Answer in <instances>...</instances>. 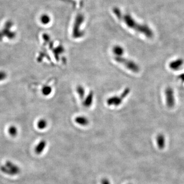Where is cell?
Here are the masks:
<instances>
[{
    "label": "cell",
    "mask_w": 184,
    "mask_h": 184,
    "mask_svg": "<svg viewBox=\"0 0 184 184\" xmlns=\"http://www.w3.org/2000/svg\"><path fill=\"white\" fill-rule=\"evenodd\" d=\"M113 11L114 14L117 16V17L119 18L120 20H123V22L126 24V25L131 28V29L134 30L140 34H143L147 37L151 38L153 37V31L147 26L143 25L140 24L138 23L137 22L131 17V16L129 14L122 15L121 12L118 8H114Z\"/></svg>",
    "instance_id": "1"
},
{
    "label": "cell",
    "mask_w": 184,
    "mask_h": 184,
    "mask_svg": "<svg viewBox=\"0 0 184 184\" xmlns=\"http://www.w3.org/2000/svg\"><path fill=\"white\" fill-rule=\"evenodd\" d=\"M84 16L81 14L77 16L75 19L72 31L73 37L75 39H79L84 35V32L81 29V26L84 22Z\"/></svg>",
    "instance_id": "2"
},
{
    "label": "cell",
    "mask_w": 184,
    "mask_h": 184,
    "mask_svg": "<svg viewBox=\"0 0 184 184\" xmlns=\"http://www.w3.org/2000/svg\"><path fill=\"white\" fill-rule=\"evenodd\" d=\"M114 59L116 62L123 65L127 69L133 72H138L140 70L138 65L131 59L126 58L123 56H115Z\"/></svg>",
    "instance_id": "3"
},
{
    "label": "cell",
    "mask_w": 184,
    "mask_h": 184,
    "mask_svg": "<svg viewBox=\"0 0 184 184\" xmlns=\"http://www.w3.org/2000/svg\"><path fill=\"white\" fill-rule=\"evenodd\" d=\"M130 89L126 88L122 93L120 96H114L108 98L107 100V104L110 106H119L122 103L124 99L127 97L130 93Z\"/></svg>",
    "instance_id": "4"
},
{
    "label": "cell",
    "mask_w": 184,
    "mask_h": 184,
    "mask_svg": "<svg viewBox=\"0 0 184 184\" xmlns=\"http://www.w3.org/2000/svg\"><path fill=\"white\" fill-rule=\"evenodd\" d=\"M12 26V23L11 21H8L6 23L5 27L0 31V39H2L4 36H7L9 39H14L16 36V34L14 32L11 31L10 28Z\"/></svg>",
    "instance_id": "5"
},
{
    "label": "cell",
    "mask_w": 184,
    "mask_h": 184,
    "mask_svg": "<svg viewBox=\"0 0 184 184\" xmlns=\"http://www.w3.org/2000/svg\"><path fill=\"white\" fill-rule=\"evenodd\" d=\"M165 95L167 105L169 108H173L175 104L174 93L173 89L170 88H167L165 92Z\"/></svg>",
    "instance_id": "6"
},
{
    "label": "cell",
    "mask_w": 184,
    "mask_h": 184,
    "mask_svg": "<svg viewBox=\"0 0 184 184\" xmlns=\"http://www.w3.org/2000/svg\"><path fill=\"white\" fill-rule=\"evenodd\" d=\"M94 100V93L91 91L88 93V95L84 98L83 101V105L86 108H90L92 106Z\"/></svg>",
    "instance_id": "7"
},
{
    "label": "cell",
    "mask_w": 184,
    "mask_h": 184,
    "mask_svg": "<svg viewBox=\"0 0 184 184\" xmlns=\"http://www.w3.org/2000/svg\"><path fill=\"white\" fill-rule=\"evenodd\" d=\"M183 63L184 62L182 59H178L171 62L169 64V67L173 70H178L182 66Z\"/></svg>",
    "instance_id": "8"
},
{
    "label": "cell",
    "mask_w": 184,
    "mask_h": 184,
    "mask_svg": "<svg viewBox=\"0 0 184 184\" xmlns=\"http://www.w3.org/2000/svg\"><path fill=\"white\" fill-rule=\"evenodd\" d=\"M75 121L76 122V123L82 126H88L89 123V120L88 119L83 116L76 117L75 118Z\"/></svg>",
    "instance_id": "9"
},
{
    "label": "cell",
    "mask_w": 184,
    "mask_h": 184,
    "mask_svg": "<svg viewBox=\"0 0 184 184\" xmlns=\"http://www.w3.org/2000/svg\"><path fill=\"white\" fill-rule=\"evenodd\" d=\"M46 145H47L46 141H45V140H41V141H40L39 143L35 147V153L37 155H39L41 153H43L44 150L45 148Z\"/></svg>",
    "instance_id": "10"
},
{
    "label": "cell",
    "mask_w": 184,
    "mask_h": 184,
    "mask_svg": "<svg viewBox=\"0 0 184 184\" xmlns=\"http://www.w3.org/2000/svg\"><path fill=\"white\" fill-rule=\"evenodd\" d=\"M5 166L8 167L10 170H11L16 175L19 174L20 173L21 170H20V168L17 165L14 164L10 161H7L5 163Z\"/></svg>",
    "instance_id": "11"
},
{
    "label": "cell",
    "mask_w": 184,
    "mask_h": 184,
    "mask_svg": "<svg viewBox=\"0 0 184 184\" xmlns=\"http://www.w3.org/2000/svg\"><path fill=\"white\" fill-rule=\"evenodd\" d=\"M113 52L115 55V56H122L124 53V49L121 46L116 45L113 47Z\"/></svg>",
    "instance_id": "12"
},
{
    "label": "cell",
    "mask_w": 184,
    "mask_h": 184,
    "mask_svg": "<svg viewBox=\"0 0 184 184\" xmlns=\"http://www.w3.org/2000/svg\"><path fill=\"white\" fill-rule=\"evenodd\" d=\"M157 144L160 149L164 148L165 146V139L162 134H159L157 137Z\"/></svg>",
    "instance_id": "13"
},
{
    "label": "cell",
    "mask_w": 184,
    "mask_h": 184,
    "mask_svg": "<svg viewBox=\"0 0 184 184\" xmlns=\"http://www.w3.org/2000/svg\"><path fill=\"white\" fill-rule=\"evenodd\" d=\"M76 92L81 101H83L85 96V89L82 86H78L76 88Z\"/></svg>",
    "instance_id": "14"
},
{
    "label": "cell",
    "mask_w": 184,
    "mask_h": 184,
    "mask_svg": "<svg viewBox=\"0 0 184 184\" xmlns=\"http://www.w3.org/2000/svg\"><path fill=\"white\" fill-rule=\"evenodd\" d=\"M40 21L44 25H48L51 22V18L47 14H44L40 17Z\"/></svg>",
    "instance_id": "15"
},
{
    "label": "cell",
    "mask_w": 184,
    "mask_h": 184,
    "mask_svg": "<svg viewBox=\"0 0 184 184\" xmlns=\"http://www.w3.org/2000/svg\"><path fill=\"white\" fill-rule=\"evenodd\" d=\"M64 51V49L62 46H58V47H56V48L54 49H53V53L55 56V57L56 59V60H58L59 59V54H61V53H63V52Z\"/></svg>",
    "instance_id": "16"
},
{
    "label": "cell",
    "mask_w": 184,
    "mask_h": 184,
    "mask_svg": "<svg viewBox=\"0 0 184 184\" xmlns=\"http://www.w3.org/2000/svg\"><path fill=\"white\" fill-rule=\"evenodd\" d=\"M0 169L4 173H6V174L10 175H16L15 173L11 170H10V169L9 168L7 167L6 166H4V165L1 166L0 167Z\"/></svg>",
    "instance_id": "17"
},
{
    "label": "cell",
    "mask_w": 184,
    "mask_h": 184,
    "mask_svg": "<svg viewBox=\"0 0 184 184\" xmlns=\"http://www.w3.org/2000/svg\"><path fill=\"white\" fill-rule=\"evenodd\" d=\"M47 125H48V123H47V121L44 119L39 120L37 122V127L40 129H45L47 127Z\"/></svg>",
    "instance_id": "18"
},
{
    "label": "cell",
    "mask_w": 184,
    "mask_h": 184,
    "mask_svg": "<svg viewBox=\"0 0 184 184\" xmlns=\"http://www.w3.org/2000/svg\"><path fill=\"white\" fill-rule=\"evenodd\" d=\"M52 91V89L51 86H44L43 88H42V93L45 96H48L50 95Z\"/></svg>",
    "instance_id": "19"
},
{
    "label": "cell",
    "mask_w": 184,
    "mask_h": 184,
    "mask_svg": "<svg viewBox=\"0 0 184 184\" xmlns=\"http://www.w3.org/2000/svg\"><path fill=\"white\" fill-rule=\"evenodd\" d=\"M8 132L12 137H16L18 134V129L15 126H11L8 129Z\"/></svg>",
    "instance_id": "20"
},
{
    "label": "cell",
    "mask_w": 184,
    "mask_h": 184,
    "mask_svg": "<svg viewBox=\"0 0 184 184\" xmlns=\"http://www.w3.org/2000/svg\"><path fill=\"white\" fill-rule=\"evenodd\" d=\"M7 74L5 71H0V81L5 80L7 78Z\"/></svg>",
    "instance_id": "21"
},
{
    "label": "cell",
    "mask_w": 184,
    "mask_h": 184,
    "mask_svg": "<svg viewBox=\"0 0 184 184\" xmlns=\"http://www.w3.org/2000/svg\"><path fill=\"white\" fill-rule=\"evenodd\" d=\"M101 184H111L109 180L106 178H103L101 180Z\"/></svg>",
    "instance_id": "22"
},
{
    "label": "cell",
    "mask_w": 184,
    "mask_h": 184,
    "mask_svg": "<svg viewBox=\"0 0 184 184\" xmlns=\"http://www.w3.org/2000/svg\"><path fill=\"white\" fill-rule=\"evenodd\" d=\"M180 78L183 79V81H184V74L182 75H180Z\"/></svg>",
    "instance_id": "23"
},
{
    "label": "cell",
    "mask_w": 184,
    "mask_h": 184,
    "mask_svg": "<svg viewBox=\"0 0 184 184\" xmlns=\"http://www.w3.org/2000/svg\"></svg>",
    "instance_id": "24"
}]
</instances>
